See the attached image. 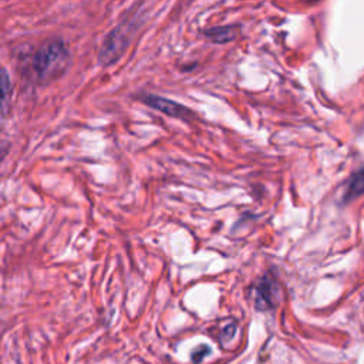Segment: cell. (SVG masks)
I'll return each mask as SVG.
<instances>
[{"mask_svg":"<svg viewBox=\"0 0 364 364\" xmlns=\"http://www.w3.org/2000/svg\"><path fill=\"white\" fill-rule=\"evenodd\" d=\"M143 100L151 108H154L157 111H161V112H164L170 117H174V118H191L194 115V112L188 107L181 105L177 101L164 98L161 95L147 94V95H144Z\"/></svg>","mask_w":364,"mask_h":364,"instance_id":"cell-3","label":"cell"},{"mask_svg":"<svg viewBox=\"0 0 364 364\" xmlns=\"http://www.w3.org/2000/svg\"><path fill=\"white\" fill-rule=\"evenodd\" d=\"M276 296H278V283L271 275H266L257 288L255 305L259 310L272 309L275 306Z\"/></svg>","mask_w":364,"mask_h":364,"instance_id":"cell-4","label":"cell"},{"mask_svg":"<svg viewBox=\"0 0 364 364\" xmlns=\"http://www.w3.org/2000/svg\"><path fill=\"white\" fill-rule=\"evenodd\" d=\"M364 192V171L357 172L351 181H350V187L348 191L346 194V199H351L356 198L357 195H361Z\"/></svg>","mask_w":364,"mask_h":364,"instance_id":"cell-7","label":"cell"},{"mask_svg":"<svg viewBox=\"0 0 364 364\" xmlns=\"http://www.w3.org/2000/svg\"><path fill=\"white\" fill-rule=\"evenodd\" d=\"M70 52L63 40H53L42 46L33 56L32 67L40 83L59 78L67 70Z\"/></svg>","mask_w":364,"mask_h":364,"instance_id":"cell-1","label":"cell"},{"mask_svg":"<svg viewBox=\"0 0 364 364\" xmlns=\"http://www.w3.org/2000/svg\"><path fill=\"white\" fill-rule=\"evenodd\" d=\"M239 26L237 25H229V26H216L204 30V36L208 37L213 43H229L237 37Z\"/></svg>","mask_w":364,"mask_h":364,"instance_id":"cell-5","label":"cell"},{"mask_svg":"<svg viewBox=\"0 0 364 364\" xmlns=\"http://www.w3.org/2000/svg\"><path fill=\"white\" fill-rule=\"evenodd\" d=\"M2 91H4V100H2V114L4 117L8 115L9 104H11V94H12V81L9 78L8 70H2Z\"/></svg>","mask_w":364,"mask_h":364,"instance_id":"cell-6","label":"cell"},{"mask_svg":"<svg viewBox=\"0 0 364 364\" xmlns=\"http://www.w3.org/2000/svg\"><path fill=\"white\" fill-rule=\"evenodd\" d=\"M136 30H137V16L134 19H126L118 26H115L102 40V45L98 53V63L104 67L115 63L126 52Z\"/></svg>","mask_w":364,"mask_h":364,"instance_id":"cell-2","label":"cell"}]
</instances>
